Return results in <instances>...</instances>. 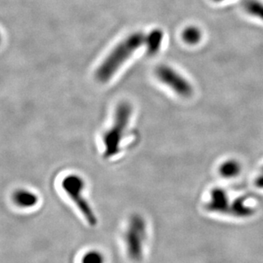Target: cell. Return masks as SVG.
<instances>
[{
	"label": "cell",
	"instance_id": "1",
	"mask_svg": "<svg viewBox=\"0 0 263 263\" xmlns=\"http://www.w3.org/2000/svg\"><path fill=\"white\" fill-rule=\"evenodd\" d=\"M145 43L146 36L141 32H136L119 44L100 65L96 72L97 80L102 83L108 81L121 65Z\"/></svg>",
	"mask_w": 263,
	"mask_h": 263
},
{
	"label": "cell",
	"instance_id": "2",
	"mask_svg": "<svg viewBox=\"0 0 263 263\" xmlns=\"http://www.w3.org/2000/svg\"><path fill=\"white\" fill-rule=\"evenodd\" d=\"M132 115V107L129 103L121 102L118 105L112 125L103 136L104 159H112L119 154L121 150L122 141L129 125Z\"/></svg>",
	"mask_w": 263,
	"mask_h": 263
},
{
	"label": "cell",
	"instance_id": "3",
	"mask_svg": "<svg viewBox=\"0 0 263 263\" xmlns=\"http://www.w3.org/2000/svg\"><path fill=\"white\" fill-rule=\"evenodd\" d=\"M147 237L146 219L138 213L130 216L124 234L127 255L135 262L141 261L144 255L145 243Z\"/></svg>",
	"mask_w": 263,
	"mask_h": 263
},
{
	"label": "cell",
	"instance_id": "4",
	"mask_svg": "<svg viewBox=\"0 0 263 263\" xmlns=\"http://www.w3.org/2000/svg\"><path fill=\"white\" fill-rule=\"evenodd\" d=\"M62 186L63 191L76 205L89 226H97V215L85 197V181L82 176L78 174L67 175L62 180Z\"/></svg>",
	"mask_w": 263,
	"mask_h": 263
},
{
	"label": "cell",
	"instance_id": "5",
	"mask_svg": "<svg viewBox=\"0 0 263 263\" xmlns=\"http://www.w3.org/2000/svg\"><path fill=\"white\" fill-rule=\"evenodd\" d=\"M155 73L161 82L173 89L180 97H189L193 94L194 89L190 83L172 67L161 65L157 67Z\"/></svg>",
	"mask_w": 263,
	"mask_h": 263
},
{
	"label": "cell",
	"instance_id": "6",
	"mask_svg": "<svg viewBox=\"0 0 263 263\" xmlns=\"http://www.w3.org/2000/svg\"><path fill=\"white\" fill-rule=\"evenodd\" d=\"M230 204L227 192L221 187H215L211 191L205 207L207 211L213 213L229 214Z\"/></svg>",
	"mask_w": 263,
	"mask_h": 263
},
{
	"label": "cell",
	"instance_id": "7",
	"mask_svg": "<svg viewBox=\"0 0 263 263\" xmlns=\"http://www.w3.org/2000/svg\"><path fill=\"white\" fill-rule=\"evenodd\" d=\"M12 201L22 209H31L37 205L39 197L34 192L27 189H18L12 194Z\"/></svg>",
	"mask_w": 263,
	"mask_h": 263
},
{
	"label": "cell",
	"instance_id": "8",
	"mask_svg": "<svg viewBox=\"0 0 263 263\" xmlns=\"http://www.w3.org/2000/svg\"><path fill=\"white\" fill-rule=\"evenodd\" d=\"M229 214L238 218H248L255 214V209L247 204L246 198L241 197L230 204Z\"/></svg>",
	"mask_w": 263,
	"mask_h": 263
},
{
	"label": "cell",
	"instance_id": "9",
	"mask_svg": "<svg viewBox=\"0 0 263 263\" xmlns=\"http://www.w3.org/2000/svg\"><path fill=\"white\" fill-rule=\"evenodd\" d=\"M241 164L236 159H228L219 166V174L226 179L234 178L240 174Z\"/></svg>",
	"mask_w": 263,
	"mask_h": 263
},
{
	"label": "cell",
	"instance_id": "10",
	"mask_svg": "<svg viewBox=\"0 0 263 263\" xmlns=\"http://www.w3.org/2000/svg\"><path fill=\"white\" fill-rule=\"evenodd\" d=\"M164 33L160 29H154L146 36V48L149 54H155L161 47Z\"/></svg>",
	"mask_w": 263,
	"mask_h": 263
},
{
	"label": "cell",
	"instance_id": "11",
	"mask_svg": "<svg viewBox=\"0 0 263 263\" xmlns=\"http://www.w3.org/2000/svg\"><path fill=\"white\" fill-rule=\"evenodd\" d=\"M181 37L187 45H194L199 44L202 40L201 30L194 26H190L181 32Z\"/></svg>",
	"mask_w": 263,
	"mask_h": 263
},
{
	"label": "cell",
	"instance_id": "12",
	"mask_svg": "<svg viewBox=\"0 0 263 263\" xmlns=\"http://www.w3.org/2000/svg\"><path fill=\"white\" fill-rule=\"evenodd\" d=\"M243 7L250 15L263 21V3L260 0H243Z\"/></svg>",
	"mask_w": 263,
	"mask_h": 263
},
{
	"label": "cell",
	"instance_id": "13",
	"mask_svg": "<svg viewBox=\"0 0 263 263\" xmlns=\"http://www.w3.org/2000/svg\"><path fill=\"white\" fill-rule=\"evenodd\" d=\"M82 263H105V256L101 251L91 250L83 256Z\"/></svg>",
	"mask_w": 263,
	"mask_h": 263
},
{
	"label": "cell",
	"instance_id": "14",
	"mask_svg": "<svg viewBox=\"0 0 263 263\" xmlns=\"http://www.w3.org/2000/svg\"><path fill=\"white\" fill-rule=\"evenodd\" d=\"M255 185H256L258 189H263V174L260 175V176L256 179Z\"/></svg>",
	"mask_w": 263,
	"mask_h": 263
},
{
	"label": "cell",
	"instance_id": "15",
	"mask_svg": "<svg viewBox=\"0 0 263 263\" xmlns=\"http://www.w3.org/2000/svg\"><path fill=\"white\" fill-rule=\"evenodd\" d=\"M214 2H222V1H225V0H212Z\"/></svg>",
	"mask_w": 263,
	"mask_h": 263
},
{
	"label": "cell",
	"instance_id": "16",
	"mask_svg": "<svg viewBox=\"0 0 263 263\" xmlns=\"http://www.w3.org/2000/svg\"><path fill=\"white\" fill-rule=\"evenodd\" d=\"M261 174H263V167L261 168Z\"/></svg>",
	"mask_w": 263,
	"mask_h": 263
}]
</instances>
